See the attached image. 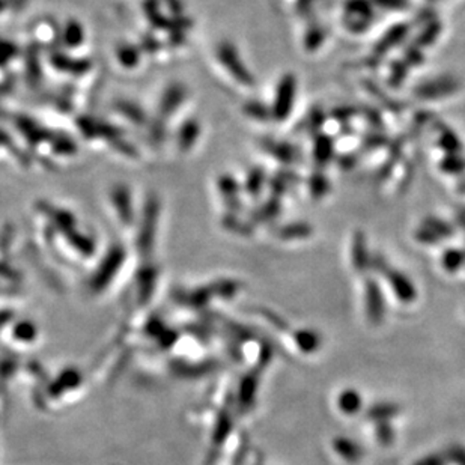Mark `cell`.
<instances>
[{
    "instance_id": "obj_7",
    "label": "cell",
    "mask_w": 465,
    "mask_h": 465,
    "mask_svg": "<svg viewBox=\"0 0 465 465\" xmlns=\"http://www.w3.org/2000/svg\"><path fill=\"white\" fill-rule=\"evenodd\" d=\"M375 439L382 448H391L395 443L396 432L391 421H380L375 425Z\"/></svg>"
},
{
    "instance_id": "obj_4",
    "label": "cell",
    "mask_w": 465,
    "mask_h": 465,
    "mask_svg": "<svg viewBox=\"0 0 465 465\" xmlns=\"http://www.w3.org/2000/svg\"><path fill=\"white\" fill-rule=\"evenodd\" d=\"M400 413V405L391 404V402H377L366 410V419L380 423V421H391Z\"/></svg>"
},
{
    "instance_id": "obj_10",
    "label": "cell",
    "mask_w": 465,
    "mask_h": 465,
    "mask_svg": "<svg viewBox=\"0 0 465 465\" xmlns=\"http://www.w3.org/2000/svg\"><path fill=\"white\" fill-rule=\"evenodd\" d=\"M448 460L444 458L443 453H430L425 457L419 458L413 465H448Z\"/></svg>"
},
{
    "instance_id": "obj_8",
    "label": "cell",
    "mask_w": 465,
    "mask_h": 465,
    "mask_svg": "<svg viewBox=\"0 0 465 465\" xmlns=\"http://www.w3.org/2000/svg\"><path fill=\"white\" fill-rule=\"evenodd\" d=\"M441 453L448 460L449 464L465 465V448L461 444H449Z\"/></svg>"
},
{
    "instance_id": "obj_9",
    "label": "cell",
    "mask_w": 465,
    "mask_h": 465,
    "mask_svg": "<svg viewBox=\"0 0 465 465\" xmlns=\"http://www.w3.org/2000/svg\"><path fill=\"white\" fill-rule=\"evenodd\" d=\"M462 262H464V256L461 252L458 251H450L443 258V265L448 268L449 272H457L461 268Z\"/></svg>"
},
{
    "instance_id": "obj_5",
    "label": "cell",
    "mask_w": 465,
    "mask_h": 465,
    "mask_svg": "<svg viewBox=\"0 0 465 465\" xmlns=\"http://www.w3.org/2000/svg\"><path fill=\"white\" fill-rule=\"evenodd\" d=\"M338 407L347 416H354V414L361 413V409H363V400H361V393L354 391V389H345L339 395Z\"/></svg>"
},
{
    "instance_id": "obj_1",
    "label": "cell",
    "mask_w": 465,
    "mask_h": 465,
    "mask_svg": "<svg viewBox=\"0 0 465 465\" xmlns=\"http://www.w3.org/2000/svg\"><path fill=\"white\" fill-rule=\"evenodd\" d=\"M364 308L371 325H380L386 315V302L381 290L375 281L364 283Z\"/></svg>"
},
{
    "instance_id": "obj_2",
    "label": "cell",
    "mask_w": 465,
    "mask_h": 465,
    "mask_svg": "<svg viewBox=\"0 0 465 465\" xmlns=\"http://www.w3.org/2000/svg\"><path fill=\"white\" fill-rule=\"evenodd\" d=\"M386 276L387 279H389V283H391V290L395 292L396 297H398L402 303H413L414 300H416L417 292L416 288H414L409 277L404 276L402 272H391V270H387Z\"/></svg>"
},
{
    "instance_id": "obj_6",
    "label": "cell",
    "mask_w": 465,
    "mask_h": 465,
    "mask_svg": "<svg viewBox=\"0 0 465 465\" xmlns=\"http://www.w3.org/2000/svg\"><path fill=\"white\" fill-rule=\"evenodd\" d=\"M294 341L297 343V347L302 351L306 352V354L318 351L321 348V343H322V338H321L320 333H316L315 330L309 329L295 331Z\"/></svg>"
},
{
    "instance_id": "obj_3",
    "label": "cell",
    "mask_w": 465,
    "mask_h": 465,
    "mask_svg": "<svg viewBox=\"0 0 465 465\" xmlns=\"http://www.w3.org/2000/svg\"><path fill=\"white\" fill-rule=\"evenodd\" d=\"M334 452L338 453L339 457L342 458L343 461L348 464H357L361 462L364 457V449L361 444H357L354 440L347 439V437H338L333 440Z\"/></svg>"
}]
</instances>
